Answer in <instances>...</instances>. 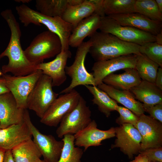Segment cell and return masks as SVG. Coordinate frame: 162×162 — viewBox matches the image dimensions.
Instances as JSON below:
<instances>
[{"instance_id":"cell-1","label":"cell","mask_w":162,"mask_h":162,"mask_svg":"<svg viewBox=\"0 0 162 162\" xmlns=\"http://www.w3.org/2000/svg\"><path fill=\"white\" fill-rule=\"evenodd\" d=\"M1 14L8 23L11 32L8 45L0 54V59L5 56L8 59V63L2 66V72L4 74L10 73L16 76L32 74L38 70L37 65L28 60L22 49L20 42L21 32L19 23L11 9L4 10Z\"/></svg>"},{"instance_id":"cell-2","label":"cell","mask_w":162,"mask_h":162,"mask_svg":"<svg viewBox=\"0 0 162 162\" xmlns=\"http://www.w3.org/2000/svg\"><path fill=\"white\" fill-rule=\"evenodd\" d=\"M89 37L92 43L89 53L96 61L140 53V45L123 41L110 33L96 31Z\"/></svg>"},{"instance_id":"cell-3","label":"cell","mask_w":162,"mask_h":162,"mask_svg":"<svg viewBox=\"0 0 162 162\" xmlns=\"http://www.w3.org/2000/svg\"><path fill=\"white\" fill-rule=\"evenodd\" d=\"M21 22L25 26L33 24L45 26L49 30L57 34L60 39L61 51L69 50V37L74 28L71 24L65 21L61 17H50L32 9L25 4L16 7Z\"/></svg>"},{"instance_id":"cell-4","label":"cell","mask_w":162,"mask_h":162,"mask_svg":"<svg viewBox=\"0 0 162 162\" xmlns=\"http://www.w3.org/2000/svg\"><path fill=\"white\" fill-rule=\"evenodd\" d=\"M61 50V41L58 36L48 30L37 35L24 52L30 62L38 65L45 59L57 56Z\"/></svg>"},{"instance_id":"cell-5","label":"cell","mask_w":162,"mask_h":162,"mask_svg":"<svg viewBox=\"0 0 162 162\" xmlns=\"http://www.w3.org/2000/svg\"><path fill=\"white\" fill-rule=\"evenodd\" d=\"M91 45L92 43L89 40L83 42L77 47L74 62L70 66H66L65 68L66 75L71 78L70 83L62 90L60 94L68 93L80 85L95 86L92 73L88 72L84 64L86 56Z\"/></svg>"},{"instance_id":"cell-6","label":"cell","mask_w":162,"mask_h":162,"mask_svg":"<svg viewBox=\"0 0 162 162\" xmlns=\"http://www.w3.org/2000/svg\"><path fill=\"white\" fill-rule=\"evenodd\" d=\"M52 87L51 78L43 74L28 97L27 109L34 111L40 118L58 97Z\"/></svg>"},{"instance_id":"cell-7","label":"cell","mask_w":162,"mask_h":162,"mask_svg":"<svg viewBox=\"0 0 162 162\" xmlns=\"http://www.w3.org/2000/svg\"><path fill=\"white\" fill-rule=\"evenodd\" d=\"M99 29L100 32L111 34L123 41L140 46L155 41V36L136 28L122 26L106 16L101 18Z\"/></svg>"},{"instance_id":"cell-8","label":"cell","mask_w":162,"mask_h":162,"mask_svg":"<svg viewBox=\"0 0 162 162\" xmlns=\"http://www.w3.org/2000/svg\"><path fill=\"white\" fill-rule=\"evenodd\" d=\"M91 111L84 98L81 96L76 107L62 119L56 133L58 137L68 134L75 135L92 121Z\"/></svg>"},{"instance_id":"cell-9","label":"cell","mask_w":162,"mask_h":162,"mask_svg":"<svg viewBox=\"0 0 162 162\" xmlns=\"http://www.w3.org/2000/svg\"><path fill=\"white\" fill-rule=\"evenodd\" d=\"M24 120L33 137V141L40 150L46 162H57L64 145L62 140L58 141L51 135L41 133L32 122L27 109L25 111Z\"/></svg>"},{"instance_id":"cell-10","label":"cell","mask_w":162,"mask_h":162,"mask_svg":"<svg viewBox=\"0 0 162 162\" xmlns=\"http://www.w3.org/2000/svg\"><path fill=\"white\" fill-rule=\"evenodd\" d=\"M43 72L38 69L34 72L25 76H16L4 74L6 85L14 96L17 106L23 109H27L28 97Z\"/></svg>"},{"instance_id":"cell-11","label":"cell","mask_w":162,"mask_h":162,"mask_svg":"<svg viewBox=\"0 0 162 162\" xmlns=\"http://www.w3.org/2000/svg\"><path fill=\"white\" fill-rule=\"evenodd\" d=\"M81 96L74 89L60 95L49 107L40 122L49 126H57L63 118L77 106Z\"/></svg>"},{"instance_id":"cell-12","label":"cell","mask_w":162,"mask_h":162,"mask_svg":"<svg viewBox=\"0 0 162 162\" xmlns=\"http://www.w3.org/2000/svg\"><path fill=\"white\" fill-rule=\"evenodd\" d=\"M116 139L111 148H119L130 159L139 153L141 150V137L133 125L125 124L115 128Z\"/></svg>"},{"instance_id":"cell-13","label":"cell","mask_w":162,"mask_h":162,"mask_svg":"<svg viewBox=\"0 0 162 162\" xmlns=\"http://www.w3.org/2000/svg\"><path fill=\"white\" fill-rule=\"evenodd\" d=\"M162 123L144 114L139 117L134 127L141 137L140 152L150 148L162 147Z\"/></svg>"},{"instance_id":"cell-14","label":"cell","mask_w":162,"mask_h":162,"mask_svg":"<svg viewBox=\"0 0 162 162\" xmlns=\"http://www.w3.org/2000/svg\"><path fill=\"white\" fill-rule=\"evenodd\" d=\"M136 56V55L132 54L96 61L92 68L95 86L102 82L105 77L115 71L127 68H135Z\"/></svg>"},{"instance_id":"cell-15","label":"cell","mask_w":162,"mask_h":162,"mask_svg":"<svg viewBox=\"0 0 162 162\" xmlns=\"http://www.w3.org/2000/svg\"><path fill=\"white\" fill-rule=\"evenodd\" d=\"M96 121L92 120L84 129L74 135V144L78 147H83L84 151L91 146L101 145L103 140L114 137L116 135L114 127H111L106 130H102L97 128Z\"/></svg>"},{"instance_id":"cell-16","label":"cell","mask_w":162,"mask_h":162,"mask_svg":"<svg viewBox=\"0 0 162 162\" xmlns=\"http://www.w3.org/2000/svg\"><path fill=\"white\" fill-rule=\"evenodd\" d=\"M19 108L10 92L0 95V129L24 121L25 110Z\"/></svg>"},{"instance_id":"cell-17","label":"cell","mask_w":162,"mask_h":162,"mask_svg":"<svg viewBox=\"0 0 162 162\" xmlns=\"http://www.w3.org/2000/svg\"><path fill=\"white\" fill-rule=\"evenodd\" d=\"M71 55L69 50L61 51L53 60L38 64L37 69L41 70L43 74L51 78L53 87L59 86L67 79L65 68L68 60Z\"/></svg>"},{"instance_id":"cell-18","label":"cell","mask_w":162,"mask_h":162,"mask_svg":"<svg viewBox=\"0 0 162 162\" xmlns=\"http://www.w3.org/2000/svg\"><path fill=\"white\" fill-rule=\"evenodd\" d=\"M30 131L24 121L20 123L0 129V148L11 150L22 142L32 139Z\"/></svg>"},{"instance_id":"cell-19","label":"cell","mask_w":162,"mask_h":162,"mask_svg":"<svg viewBox=\"0 0 162 162\" xmlns=\"http://www.w3.org/2000/svg\"><path fill=\"white\" fill-rule=\"evenodd\" d=\"M107 16L122 26L136 28L155 36L162 31V22L152 20L136 12Z\"/></svg>"},{"instance_id":"cell-20","label":"cell","mask_w":162,"mask_h":162,"mask_svg":"<svg viewBox=\"0 0 162 162\" xmlns=\"http://www.w3.org/2000/svg\"><path fill=\"white\" fill-rule=\"evenodd\" d=\"M97 86L116 102L122 104L137 116L144 114L143 104L136 99L130 90H120L103 82Z\"/></svg>"},{"instance_id":"cell-21","label":"cell","mask_w":162,"mask_h":162,"mask_svg":"<svg viewBox=\"0 0 162 162\" xmlns=\"http://www.w3.org/2000/svg\"><path fill=\"white\" fill-rule=\"evenodd\" d=\"M101 18L98 15L94 13L80 22L74 28L69 37V46L78 47L86 38L97 31L100 26Z\"/></svg>"},{"instance_id":"cell-22","label":"cell","mask_w":162,"mask_h":162,"mask_svg":"<svg viewBox=\"0 0 162 162\" xmlns=\"http://www.w3.org/2000/svg\"><path fill=\"white\" fill-rule=\"evenodd\" d=\"M124 72L119 74H111L103 80L105 84L118 89L129 90L139 85L142 80L135 68H127Z\"/></svg>"},{"instance_id":"cell-23","label":"cell","mask_w":162,"mask_h":162,"mask_svg":"<svg viewBox=\"0 0 162 162\" xmlns=\"http://www.w3.org/2000/svg\"><path fill=\"white\" fill-rule=\"evenodd\" d=\"M130 91L136 99L144 104H162V90L153 83L142 80L140 83Z\"/></svg>"},{"instance_id":"cell-24","label":"cell","mask_w":162,"mask_h":162,"mask_svg":"<svg viewBox=\"0 0 162 162\" xmlns=\"http://www.w3.org/2000/svg\"><path fill=\"white\" fill-rule=\"evenodd\" d=\"M84 0H36L38 11L48 16L62 17L67 8L82 3Z\"/></svg>"},{"instance_id":"cell-25","label":"cell","mask_w":162,"mask_h":162,"mask_svg":"<svg viewBox=\"0 0 162 162\" xmlns=\"http://www.w3.org/2000/svg\"><path fill=\"white\" fill-rule=\"evenodd\" d=\"M15 162H38L42 156L38 147L32 139L18 145L11 150Z\"/></svg>"},{"instance_id":"cell-26","label":"cell","mask_w":162,"mask_h":162,"mask_svg":"<svg viewBox=\"0 0 162 162\" xmlns=\"http://www.w3.org/2000/svg\"><path fill=\"white\" fill-rule=\"evenodd\" d=\"M94 7L89 0H84L81 3L68 7L62 18L75 28L82 20L93 14Z\"/></svg>"},{"instance_id":"cell-27","label":"cell","mask_w":162,"mask_h":162,"mask_svg":"<svg viewBox=\"0 0 162 162\" xmlns=\"http://www.w3.org/2000/svg\"><path fill=\"white\" fill-rule=\"evenodd\" d=\"M92 94L93 103L98 107L99 110L107 117L112 111H116L117 102L111 98L105 92L97 86L92 85L85 86Z\"/></svg>"},{"instance_id":"cell-28","label":"cell","mask_w":162,"mask_h":162,"mask_svg":"<svg viewBox=\"0 0 162 162\" xmlns=\"http://www.w3.org/2000/svg\"><path fill=\"white\" fill-rule=\"evenodd\" d=\"M136 58L135 69L141 80L154 84L159 65L141 53Z\"/></svg>"},{"instance_id":"cell-29","label":"cell","mask_w":162,"mask_h":162,"mask_svg":"<svg viewBox=\"0 0 162 162\" xmlns=\"http://www.w3.org/2000/svg\"><path fill=\"white\" fill-rule=\"evenodd\" d=\"M63 137L62 140L64 145L57 162H81L84 151L80 147L75 146L74 135L66 134Z\"/></svg>"},{"instance_id":"cell-30","label":"cell","mask_w":162,"mask_h":162,"mask_svg":"<svg viewBox=\"0 0 162 162\" xmlns=\"http://www.w3.org/2000/svg\"><path fill=\"white\" fill-rule=\"evenodd\" d=\"M135 2L136 0H104L105 14L108 16L135 12Z\"/></svg>"},{"instance_id":"cell-31","label":"cell","mask_w":162,"mask_h":162,"mask_svg":"<svg viewBox=\"0 0 162 162\" xmlns=\"http://www.w3.org/2000/svg\"><path fill=\"white\" fill-rule=\"evenodd\" d=\"M135 12L153 20L162 22V13L159 10L155 0H136Z\"/></svg>"},{"instance_id":"cell-32","label":"cell","mask_w":162,"mask_h":162,"mask_svg":"<svg viewBox=\"0 0 162 162\" xmlns=\"http://www.w3.org/2000/svg\"><path fill=\"white\" fill-rule=\"evenodd\" d=\"M139 52L162 68V45L155 41L148 42L140 46Z\"/></svg>"},{"instance_id":"cell-33","label":"cell","mask_w":162,"mask_h":162,"mask_svg":"<svg viewBox=\"0 0 162 162\" xmlns=\"http://www.w3.org/2000/svg\"><path fill=\"white\" fill-rule=\"evenodd\" d=\"M119 116L116 119V122L119 125L125 124H130L135 127L139 119V117L127 108L117 105L116 110Z\"/></svg>"},{"instance_id":"cell-34","label":"cell","mask_w":162,"mask_h":162,"mask_svg":"<svg viewBox=\"0 0 162 162\" xmlns=\"http://www.w3.org/2000/svg\"><path fill=\"white\" fill-rule=\"evenodd\" d=\"M139 153L145 155L151 162H162V147L150 148Z\"/></svg>"},{"instance_id":"cell-35","label":"cell","mask_w":162,"mask_h":162,"mask_svg":"<svg viewBox=\"0 0 162 162\" xmlns=\"http://www.w3.org/2000/svg\"><path fill=\"white\" fill-rule=\"evenodd\" d=\"M143 105L145 112L149 114L152 118L162 123V104L152 105L143 104Z\"/></svg>"},{"instance_id":"cell-36","label":"cell","mask_w":162,"mask_h":162,"mask_svg":"<svg viewBox=\"0 0 162 162\" xmlns=\"http://www.w3.org/2000/svg\"><path fill=\"white\" fill-rule=\"evenodd\" d=\"M94 7L95 13L98 15L101 18L106 16L104 12V0H89Z\"/></svg>"},{"instance_id":"cell-37","label":"cell","mask_w":162,"mask_h":162,"mask_svg":"<svg viewBox=\"0 0 162 162\" xmlns=\"http://www.w3.org/2000/svg\"><path fill=\"white\" fill-rule=\"evenodd\" d=\"M159 88L162 90V68L158 69L154 83Z\"/></svg>"},{"instance_id":"cell-38","label":"cell","mask_w":162,"mask_h":162,"mask_svg":"<svg viewBox=\"0 0 162 162\" xmlns=\"http://www.w3.org/2000/svg\"><path fill=\"white\" fill-rule=\"evenodd\" d=\"M9 92L6 86L4 79L2 76L0 77V95Z\"/></svg>"},{"instance_id":"cell-39","label":"cell","mask_w":162,"mask_h":162,"mask_svg":"<svg viewBox=\"0 0 162 162\" xmlns=\"http://www.w3.org/2000/svg\"><path fill=\"white\" fill-rule=\"evenodd\" d=\"M130 162H151L143 154L139 153L134 159Z\"/></svg>"},{"instance_id":"cell-40","label":"cell","mask_w":162,"mask_h":162,"mask_svg":"<svg viewBox=\"0 0 162 162\" xmlns=\"http://www.w3.org/2000/svg\"><path fill=\"white\" fill-rule=\"evenodd\" d=\"M3 162H15L11 150L5 152Z\"/></svg>"},{"instance_id":"cell-41","label":"cell","mask_w":162,"mask_h":162,"mask_svg":"<svg viewBox=\"0 0 162 162\" xmlns=\"http://www.w3.org/2000/svg\"><path fill=\"white\" fill-rule=\"evenodd\" d=\"M155 42L158 44L162 45V31L155 35Z\"/></svg>"},{"instance_id":"cell-42","label":"cell","mask_w":162,"mask_h":162,"mask_svg":"<svg viewBox=\"0 0 162 162\" xmlns=\"http://www.w3.org/2000/svg\"><path fill=\"white\" fill-rule=\"evenodd\" d=\"M157 7L159 11L162 13V0H155Z\"/></svg>"},{"instance_id":"cell-43","label":"cell","mask_w":162,"mask_h":162,"mask_svg":"<svg viewBox=\"0 0 162 162\" xmlns=\"http://www.w3.org/2000/svg\"><path fill=\"white\" fill-rule=\"evenodd\" d=\"M5 151L0 148V162H3Z\"/></svg>"},{"instance_id":"cell-44","label":"cell","mask_w":162,"mask_h":162,"mask_svg":"<svg viewBox=\"0 0 162 162\" xmlns=\"http://www.w3.org/2000/svg\"><path fill=\"white\" fill-rule=\"evenodd\" d=\"M16 2H22V4H25V3H28L30 2L31 0H15Z\"/></svg>"},{"instance_id":"cell-45","label":"cell","mask_w":162,"mask_h":162,"mask_svg":"<svg viewBox=\"0 0 162 162\" xmlns=\"http://www.w3.org/2000/svg\"><path fill=\"white\" fill-rule=\"evenodd\" d=\"M4 74L2 73V72L0 70V76H2V75Z\"/></svg>"},{"instance_id":"cell-46","label":"cell","mask_w":162,"mask_h":162,"mask_svg":"<svg viewBox=\"0 0 162 162\" xmlns=\"http://www.w3.org/2000/svg\"><path fill=\"white\" fill-rule=\"evenodd\" d=\"M38 162H46L44 160H41Z\"/></svg>"}]
</instances>
